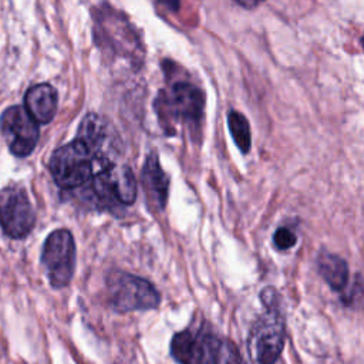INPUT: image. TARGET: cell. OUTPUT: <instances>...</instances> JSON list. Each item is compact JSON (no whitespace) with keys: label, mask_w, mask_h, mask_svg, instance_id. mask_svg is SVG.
I'll list each match as a JSON object with an SVG mask.
<instances>
[{"label":"cell","mask_w":364,"mask_h":364,"mask_svg":"<svg viewBox=\"0 0 364 364\" xmlns=\"http://www.w3.org/2000/svg\"><path fill=\"white\" fill-rule=\"evenodd\" d=\"M141 181H142L144 192L149 205L158 210H162L168 199L169 178L161 168L156 154L152 152L151 155L146 156L142 168Z\"/></svg>","instance_id":"12"},{"label":"cell","mask_w":364,"mask_h":364,"mask_svg":"<svg viewBox=\"0 0 364 364\" xmlns=\"http://www.w3.org/2000/svg\"><path fill=\"white\" fill-rule=\"evenodd\" d=\"M205 95L191 82L178 81L159 92L155 101V112L165 129L182 124L191 131H198L203 118Z\"/></svg>","instance_id":"3"},{"label":"cell","mask_w":364,"mask_h":364,"mask_svg":"<svg viewBox=\"0 0 364 364\" xmlns=\"http://www.w3.org/2000/svg\"><path fill=\"white\" fill-rule=\"evenodd\" d=\"M228 125L230 135L236 144V146L243 152L247 154L250 149V127L246 119V117L242 112L237 111H230L228 115Z\"/></svg>","instance_id":"15"},{"label":"cell","mask_w":364,"mask_h":364,"mask_svg":"<svg viewBox=\"0 0 364 364\" xmlns=\"http://www.w3.org/2000/svg\"><path fill=\"white\" fill-rule=\"evenodd\" d=\"M41 263L53 289L67 287L75 269V242L70 230H53L44 240Z\"/></svg>","instance_id":"7"},{"label":"cell","mask_w":364,"mask_h":364,"mask_svg":"<svg viewBox=\"0 0 364 364\" xmlns=\"http://www.w3.org/2000/svg\"><path fill=\"white\" fill-rule=\"evenodd\" d=\"M171 354L181 364H249L233 341L205 330H183L173 336Z\"/></svg>","instance_id":"1"},{"label":"cell","mask_w":364,"mask_h":364,"mask_svg":"<svg viewBox=\"0 0 364 364\" xmlns=\"http://www.w3.org/2000/svg\"><path fill=\"white\" fill-rule=\"evenodd\" d=\"M236 3H239L240 6H243V7H246V9H253V7H256V6H259L262 1H264V0H235Z\"/></svg>","instance_id":"17"},{"label":"cell","mask_w":364,"mask_h":364,"mask_svg":"<svg viewBox=\"0 0 364 364\" xmlns=\"http://www.w3.org/2000/svg\"><path fill=\"white\" fill-rule=\"evenodd\" d=\"M95 43L114 57L127 58L134 67L142 61L144 47L125 16L102 6L94 17Z\"/></svg>","instance_id":"4"},{"label":"cell","mask_w":364,"mask_h":364,"mask_svg":"<svg viewBox=\"0 0 364 364\" xmlns=\"http://www.w3.org/2000/svg\"><path fill=\"white\" fill-rule=\"evenodd\" d=\"M273 242H274V245H276L277 249L286 250V249H290L291 246H294V243H296V235H294L290 229H287V228H279V229L274 232Z\"/></svg>","instance_id":"16"},{"label":"cell","mask_w":364,"mask_h":364,"mask_svg":"<svg viewBox=\"0 0 364 364\" xmlns=\"http://www.w3.org/2000/svg\"><path fill=\"white\" fill-rule=\"evenodd\" d=\"M317 269L334 291L341 293L346 289L348 283V266L344 259L328 252H321L317 256Z\"/></svg>","instance_id":"14"},{"label":"cell","mask_w":364,"mask_h":364,"mask_svg":"<svg viewBox=\"0 0 364 364\" xmlns=\"http://www.w3.org/2000/svg\"><path fill=\"white\" fill-rule=\"evenodd\" d=\"M94 162L90 151L78 139H74L53 152L48 168L60 188L74 189L91 179Z\"/></svg>","instance_id":"6"},{"label":"cell","mask_w":364,"mask_h":364,"mask_svg":"<svg viewBox=\"0 0 364 364\" xmlns=\"http://www.w3.org/2000/svg\"><path fill=\"white\" fill-rule=\"evenodd\" d=\"M0 131L10 152L16 156H27L36 148L40 129L23 105H13L0 115Z\"/></svg>","instance_id":"9"},{"label":"cell","mask_w":364,"mask_h":364,"mask_svg":"<svg viewBox=\"0 0 364 364\" xmlns=\"http://www.w3.org/2000/svg\"><path fill=\"white\" fill-rule=\"evenodd\" d=\"M114 135L105 118L97 114H88L82 118L75 139H78L90 151L94 161L100 162L104 168L114 164L109 154L115 149Z\"/></svg>","instance_id":"11"},{"label":"cell","mask_w":364,"mask_h":364,"mask_svg":"<svg viewBox=\"0 0 364 364\" xmlns=\"http://www.w3.org/2000/svg\"><path fill=\"white\" fill-rule=\"evenodd\" d=\"M58 95L53 85L43 82L30 87L24 95V108L37 124H48L57 112Z\"/></svg>","instance_id":"13"},{"label":"cell","mask_w":364,"mask_h":364,"mask_svg":"<svg viewBox=\"0 0 364 364\" xmlns=\"http://www.w3.org/2000/svg\"><path fill=\"white\" fill-rule=\"evenodd\" d=\"M107 289L109 306L118 313L151 310L161 303V294L151 282L127 272H112Z\"/></svg>","instance_id":"5"},{"label":"cell","mask_w":364,"mask_h":364,"mask_svg":"<svg viewBox=\"0 0 364 364\" xmlns=\"http://www.w3.org/2000/svg\"><path fill=\"white\" fill-rule=\"evenodd\" d=\"M94 193L105 203L132 205L136 198V181L129 166L108 165L92 179Z\"/></svg>","instance_id":"10"},{"label":"cell","mask_w":364,"mask_h":364,"mask_svg":"<svg viewBox=\"0 0 364 364\" xmlns=\"http://www.w3.org/2000/svg\"><path fill=\"white\" fill-rule=\"evenodd\" d=\"M36 225V213L20 186H7L0 191V228L11 239H24Z\"/></svg>","instance_id":"8"},{"label":"cell","mask_w":364,"mask_h":364,"mask_svg":"<svg viewBox=\"0 0 364 364\" xmlns=\"http://www.w3.org/2000/svg\"><path fill=\"white\" fill-rule=\"evenodd\" d=\"M277 296L272 287H266L260 293V300L266 309L255 321L249 337L250 350L257 364H274L284 347L286 324Z\"/></svg>","instance_id":"2"}]
</instances>
